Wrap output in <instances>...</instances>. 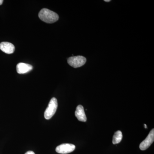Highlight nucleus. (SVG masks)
I'll use <instances>...</instances> for the list:
<instances>
[{"instance_id": "obj_1", "label": "nucleus", "mask_w": 154, "mask_h": 154, "mask_svg": "<svg viewBox=\"0 0 154 154\" xmlns=\"http://www.w3.org/2000/svg\"><path fill=\"white\" fill-rule=\"evenodd\" d=\"M38 16L42 21L49 24L54 23L59 19L57 14L46 8L42 9L38 13Z\"/></svg>"}, {"instance_id": "obj_2", "label": "nucleus", "mask_w": 154, "mask_h": 154, "mask_svg": "<svg viewBox=\"0 0 154 154\" xmlns=\"http://www.w3.org/2000/svg\"><path fill=\"white\" fill-rule=\"evenodd\" d=\"M57 99L54 97L51 99L48 107H47L44 113V117L45 119H49L54 115L57 108Z\"/></svg>"}, {"instance_id": "obj_3", "label": "nucleus", "mask_w": 154, "mask_h": 154, "mask_svg": "<svg viewBox=\"0 0 154 154\" xmlns=\"http://www.w3.org/2000/svg\"><path fill=\"white\" fill-rule=\"evenodd\" d=\"M87 59L82 56L72 57L68 59V63L71 66L76 68L83 66L86 63Z\"/></svg>"}, {"instance_id": "obj_4", "label": "nucleus", "mask_w": 154, "mask_h": 154, "mask_svg": "<svg viewBox=\"0 0 154 154\" xmlns=\"http://www.w3.org/2000/svg\"><path fill=\"white\" fill-rule=\"evenodd\" d=\"M75 146L69 143H63L57 146L56 151L60 154H66L72 152L74 151Z\"/></svg>"}, {"instance_id": "obj_5", "label": "nucleus", "mask_w": 154, "mask_h": 154, "mask_svg": "<svg viewBox=\"0 0 154 154\" xmlns=\"http://www.w3.org/2000/svg\"><path fill=\"white\" fill-rule=\"evenodd\" d=\"M154 140V129H152L149 132L146 138L142 142L140 145V149L141 150H145L148 148Z\"/></svg>"}, {"instance_id": "obj_6", "label": "nucleus", "mask_w": 154, "mask_h": 154, "mask_svg": "<svg viewBox=\"0 0 154 154\" xmlns=\"http://www.w3.org/2000/svg\"><path fill=\"white\" fill-rule=\"evenodd\" d=\"M32 69L33 66L29 64L20 63L17 65V72L20 74L28 73L32 70Z\"/></svg>"}, {"instance_id": "obj_7", "label": "nucleus", "mask_w": 154, "mask_h": 154, "mask_svg": "<svg viewBox=\"0 0 154 154\" xmlns=\"http://www.w3.org/2000/svg\"><path fill=\"white\" fill-rule=\"evenodd\" d=\"M0 49L8 54H13L15 51V48L13 44L9 42H2L0 43Z\"/></svg>"}, {"instance_id": "obj_8", "label": "nucleus", "mask_w": 154, "mask_h": 154, "mask_svg": "<svg viewBox=\"0 0 154 154\" xmlns=\"http://www.w3.org/2000/svg\"><path fill=\"white\" fill-rule=\"evenodd\" d=\"M75 115L79 121L83 122H85L87 121V117L85 113L84 107L82 105H79L77 106L75 112Z\"/></svg>"}, {"instance_id": "obj_9", "label": "nucleus", "mask_w": 154, "mask_h": 154, "mask_svg": "<svg viewBox=\"0 0 154 154\" xmlns=\"http://www.w3.org/2000/svg\"><path fill=\"white\" fill-rule=\"evenodd\" d=\"M122 138V134L121 131H118L114 134L113 138V144L119 143L121 141Z\"/></svg>"}, {"instance_id": "obj_10", "label": "nucleus", "mask_w": 154, "mask_h": 154, "mask_svg": "<svg viewBox=\"0 0 154 154\" xmlns=\"http://www.w3.org/2000/svg\"><path fill=\"white\" fill-rule=\"evenodd\" d=\"M25 154H35V153L32 151H29L26 152Z\"/></svg>"}, {"instance_id": "obj_11", "label": "nucleus", "mask_w": 154, "mask_h": 154, "mask_svg": "<svg viewBox=\"0 0 154 154\" xmlns=\"http://www.w3.org/2000/svg\"><path fill=\"white\" fill-rule=\"evenodd\" d=\"M3 2L4 1L3 0H0V5H1L3 4Z\"/></svg>"}, {"instance_id": "obj_12", "label": "nucleus", "mask_w": 154, "mask_h": 154, "mask_svg": "<svg viewBox=\"0 0 154 154\" xmlns=\"http://www.w3.org/2000/svg\"><path fill=\"white\" fill-rule=\"evenodd\" d=\"M105 2H110V0H105Z\"/></svg>"}, {"instance_id": "obj_13", "label": "nucleus", "mask_w": 154, "mask_h": 154, "mask_svg": "<svg viewBox=\"0 0 154 154\" xmlns=\"http://www.w3.org/2000/svg\"><path fill=\"white\" fill-rule=\"evenodd\" d=\"M144 126H145V128H147L146 125V124H144Z\"/></svg>"}]
</instances>
